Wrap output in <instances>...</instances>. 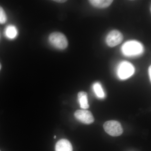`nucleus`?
<instances>
[{
    "instance_id": "1",
    "label": "nucleus",
    "mask_w": 151,
    "mask_h": 151,
    "mask_svg": "<svg viewBox=\"0 0 151 151\" xmlns=\"http://www.w3.org/2000/svg\"><path fill=\"white\" fill-rule=\"evenodd\" d=\"M122 52L127 56H135L142 53L143 46L140 42L136 41L127 42L122 47Z\"/></svg>"
},
{
    "instance_id": "2",
    "label": "nucleus",
    "mask_w": 151,
    "mask_h": 151,
    "mask_svg": "<svg viewBox=\"0 0 151 151\" xmlns=\"http://www.w3.org/2000/svg\"><path fill=\"white\" fill-rule=\"evenodd\" d=\"M49 41L52 46L59 50L65 49L68 45L66 37L59 32L51 33L49 37Z\"/></svg>"
},
{
    "instance_id": "3",
    "label": "nucleus",
    "mask_w": 151,
    "mask_h": 151,
    "mask_svg": "<svg viewBox=\"0 0 151 151\" xmlns=\"http://www.w3.org/2000/svg\"><path fill=\"white\" fill-rule=\"evenodd\" d=\"M103 128L106 133L113 137L120 136L123 132L122 125L117 121H108L103 125Z\"/></svg>"
},
{
    "instance_id": "4",
    "label": "nucleus",
    "mask_w": 151,
    "mask_h": 151,
    "mask_svg": "<svg viewBox=\"0 0 151 151\" xmlns=\"http://www.w3.org/2000/svg\"><path fill=\"white\" fill-rule=\"evenodd\" d=\"M134 68L129 63H122L119 65L118 70V76L122 79L129 78L134 74Z\"/></svg>"
},
{
    "instance_id": "5",
    "label": "nucleus",
    "mask_w": 151,
    "mask_h": 151,
    "mask_svg": "<svg viewBox=\"0 0 151 151\" xmlns=\"http://www.w3.org/2000/svg\"><path fill=\"white\" fill-rule=\"evenodd\" d=\"M74 116L76 119L83 124H90L94 122V118L91 112L84 109L76 111Z\"/></svg>"
},
{
    "instance_id": "6",
    "label": "nucleus",
    "mask_w": 151,
    "mask_h": 151,
    "mask_svg": "<svg viewBox=\"0 0 151 151\" xmlns=\"http://www.w3.org/2000/svg\"><path fill=\"white\" fill-rule=\"evenodd\" d=\"M122 33L117 30H114L109 33L106 38V43L109 47H114L120 44L123 40Z\"/></svg>"
},
{
    "instance_id": "7",
    "label": "nucleus",
    "mask_w": 151,
    "mask_h": 151,
    "mask_svg": "<svg viewBox=\"0 0 151 151\" xmlns=\"http://www.w3.org/2000/svg\"><path fill=\"white\" fill-rule=\"evenodd\" d=\"M55 151H73L71 143L65 139H61L57 142L55 147Z\"/></svg>"
},
{
    "instance_id": "8",
    "label": "nucleus",
    "mask_w": 151,
    "mask_h": 151,
    "mask_svg": "<svg viewBox=\"0 0 151 151\" xmlns=\"http://www.w3.org/2000/svg\"><path fill=\"white\" fill-rule=\"evenodd\" d=\"M89 3L92 6L98 8H105L108 7L112 3L113 1L112 0H90Z\"/></svg>"
},
{
    "instance_id": "9",
    "label": "nucleus",
    "mask_w": 151,
    "mask_h": 151,
    "mask_svg": "<svg viewBox=\"0 0 151 151\" xmlns=\"http://www.w3.org/2000/svg\"><path fill=\"white\" fill-rule=\"evenodd\" d=\"M78 98L80 107L81 108L86 110L89 108L87 94L86 92H78Z\"/></svg>"
},
{
    "instance_id": "10",
    "label": "nucleus",
    "mask_w": 151,
    "mask_h": 151,
    "mask_svg": "<svg viewBox=\"0 0 151 151\" xmlns=\"http://www.w3.org/2000/svg\"><path fill=\"white\" fill-rule=\"evenodd\" d=\"M4 33L7 37L10 39H13L16 37L17 35V30L15 27L10 25L6 28Z\"/></svg>"
},
{
    "instance_id": "11",
    "label": "nucleus",
    "mask_w": 151,
    "mask_h": 151,
    "mask_svg": "<svg viewBox=\"0 0 151 151\" xmlns=\"http://www.w3.org/2000/svg\"><path fill=\"white\" fill-rule=\"evenodd\" d=\"M93 87L94 92L97 97L101 99L104 98L105 97V92L103 91V89L100 83L98 82L95 83L93 85Z\"/></svg>"
},
{
    "instance_id": "12",
    "label": "nucleus",
    "mask_w": 151,
    "mask_h": 151,
    "mask_svg": "<svg viewBox=\"0 0 151 151\" xmlns=\"http://www.w3.org/2000/svg\"><path fill=\"white\" fill-rule=\"evenodd\" d=\"M6 21V14L4 9L0 6V24L5 23Z\"/></svg>"
},
{
    "instance_id": "13",
    "label": "nucleus",
    "mask_w": 151,
    "mask_h": 151,
    "mask_svg": "<svg viewBox=\"0 0 151 151\" xmlns=\"http://www.w3.org/2000/svg\"><path fill=\"white\" fill-rule=\"evenodd\" d=\"M151 66H150V68H149V76L150 77V80H151Z\"/></svg>"
},
{
    "instance_id": "14",
    "label": "nucleus",
    "mask_w": 151,
    "mask_h": 151,
    "mask_svg": "<svg viewBox=\"0 0 151 151\" xmlns=\"http://www.w3.org/2000/svg\"><path fill=\"white\" fill-rule=\"evenodd\" d=\"M55 1L57 2L58 3H64L66 1H64V0H58V1Z\"/></svg>"
},
{
    "instance_id": "15",
    "label": "nucleus",
    "mask_w": 151,
    "mask_h": 151,
    "mask_svg": "<svg viewBox=\"0 0 151 151\" xmlns=\"http://www.w3.org/2000/svg\"><path fill=\"white\" fill-rule=\"evenodd\" d=\"M1 64L0 63V70H1Z\"/></svg>"
},
{
    "instance_id": "16",
    "label": "nucleus",
    "mask_w": 151,
    "mask_h": 151,
    "mask_svg": "<svg viewBox=\"0 0 151 151\" xmlns=\"http://www.w3.org/2000/svg\"><path fill=\"white\" fill-rule=\"evenodd\" d=\"M54 139H55V138H56V136H55L54 137Z\"/></svg>"
},
{
    "instance_id": "17",
    "label": "nucleus",
    "mask_w": 151,
    "mask_h": 151,
    "mask_svg": "<svg viewBox=\"0 0 151 151\" xmlns=\"http://www.w3.org/2000/svg\"><path fill=\"white\" fill-rule=\"evenodd\" d=\"M0 151H1V150H0Z\"/></svg>"
}]
</instances>
